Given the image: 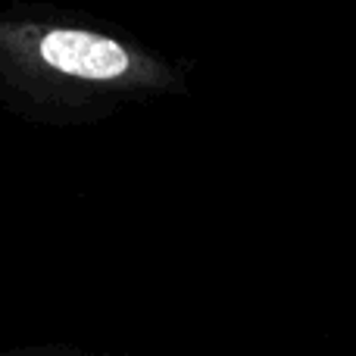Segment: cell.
<instances>
[{
  "label": "cell",
  "instance_id": "1",
  "mask_svg": "<svg viewBox=\"0 0 356 356\" xmlns=\"http://www.w3.org/2000/svg\"><path fill=\"white\" fill-rule=\"evenodd\" d=\"M191 66L122 29L54 6L0 13V106L38 125L104 122L188 91Z\"/></svg>",
  "mask_w": 356,
  "mask_h": 356
},
{
  "label": "cell",
  "instance_id": "2",
  "mask_svg": "<svg viewBox=\"0 0 356 356\" xmlns=\"http://www.w3.org/2000/svg\"><path fill=\"white\" fill-rule=\"evenodd\" d=\"M0 356H104V353H79L63 347H22V350H0Z\"/></svg>",
  "mask_w": 356,
  "mask_h": 356
}]
</instances>
